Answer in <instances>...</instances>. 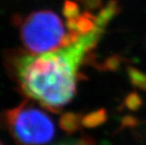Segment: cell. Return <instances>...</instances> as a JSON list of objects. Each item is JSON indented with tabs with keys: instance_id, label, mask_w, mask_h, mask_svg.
Returning a JSON list of instances; mask_svg holds the SVG:
<instances>
[{
	"instance_id": "obj_1",
	"label": "cell",
	"mask_w": 146,
	"mask_h": 145,
	"mask_svg": "<svg viewBox=\"0 0 146 145\" xmlns=\"http://www.w3.org/2000/svg\"><path fill=\"white\" fill-rule=\"evenodd\" d=\"M107 26L101 24L73 44L55 51L39 55L13 52L8 58V66L22 92L44 109L60 111L73 99L79 68Z\"/></svg>"
},
{
	"instance_id": "obj_2",
	"label": "cell",
	"mask_w": 146,
	"mask_h": 145,
	"mask_svg": "<svg viewBox=\"0 0 146 145\" xmlns=\"http://www.w3.org/2000/svg\"><path fill=\"white\" fill-rule=\"evenodd\" d=\"M21 40L27 51L39 55L67 47L81 38L51 11L32 12L21 26ZM84 36V35H83Z\"/></svg>"
},
{
	"instance_id": "obj_3",
	"label": "cell",
	"mask_w": 146,
	"mask_h": 145,
	"mask_svg": "<svg viewBox=\"0 0 146 145\" xmlns=\"http://www.w3.org/2000/svg\"><path fill=\"white\" fill-rule=\"evenodd\" d=\"M5 122L18 145H45L55 136V124L30 99L5 113Z\"/></svg>"
},
{
	"instance_id": "obj_4",
	"label": "cell",
	"mask_w": 146,
	"mask_h": 145,
	"mask_svg": "<svg viewBox=\"0 0 146 145\" xmlns=\"http://www.w3.org/2000/svg\"><path fill=\"white\" fill-rule=\"evenodd\" d=\"M129 77L131 79L133 84L146 91V75L145 73L139 72V71L136 69H130Z\"/></svg>"
},
{
	"instance_id": "obj_5",
	"label": "cell",
	"mask_w": 146,
	"mask_h": 145,
	"mask_svg": "<svg viewBox=\"0 0 146 145\" xmlns=\"http://www.w3.org/2000/svg\"><path fill=\"white\" fill-rule=\"evenodd\" d=\"M55 145H96V144L92 138H76V140H65V141L57 143Z\"/></svg>"
},
{
	"instance_id": "obj_6",
	"label": "cell",
	"mask_w": 146,
	"mask_h": 145,
	"mask_svg": "<svg viewBox=\"0 0 146 145\" xmlns=\"http://www.w3.org/2000/svg\"><path fill=\"white\" fill-rule=\"evenodd\" d=\"M0 145H3V144H2V143H0Z\"/></svg>"
}]
</instances>
